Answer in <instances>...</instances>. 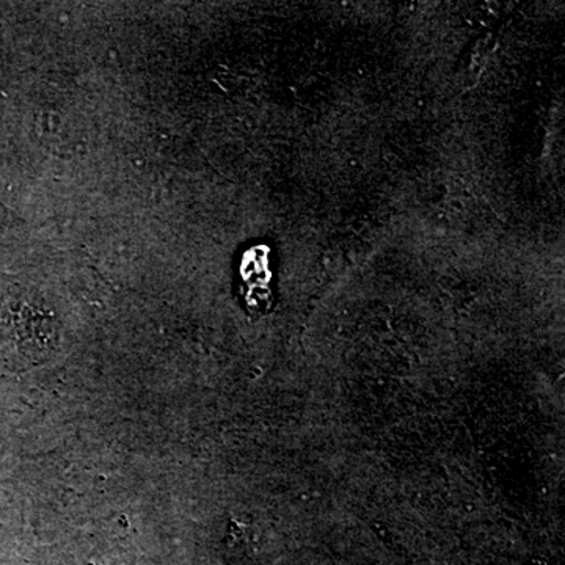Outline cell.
<instances>
[{
	"label": "cell",
	"mask_w": 565,
	"mask_h": 565,
	"mask_svg": "<svg viewBox=\"0 0 565 565\" xmlns=\"http://www.w3.org/2000/svg\"><path fill=\"white\" fill-rule=\"evenodd\" d=\"M57 323L50 311L24 299L0 307V351L22 366L40 364L57 348Z\"/></svg>",
	"instance_id": "cell-1"
}]
</instances>
